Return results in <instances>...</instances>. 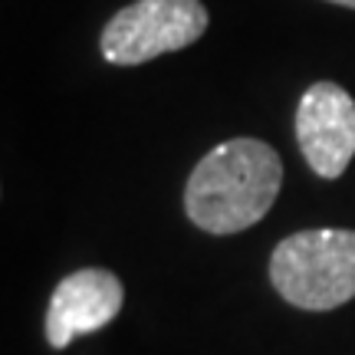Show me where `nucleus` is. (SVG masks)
Masks as SVG:
<instances>
[{
	"label": "nucleus",
	"mask_w": 355,
	"mask_h": 355,
	"mask_svg": "<svg viewBox=\"0 0 355 355\" xmlns=\"http://www.w3.org/2000/svg\"><path fill=\"white\" fill-rule=\"evenodd\" d=\"M125 303V286L112 270L86 266L56 283L46 306V343L53 349L109 326Z\"/></svg>",
	"instance_id": "obj_5"
},
{
	"label": "nucleus",
	"mask_w": 355,
	"mask_h": 355,
	"mask_svg": "<svg viewBox=\"0 0 355 355\" xmlns=\"http://www.w3.org/2000/svg\"><path fill=\"white\" fill-rule=\"evenodd\" d=\"M207 30L201 0H135L102 30V56L112 66H139L198 43Z\"/></svg>",
	"instance_id": "obj_3"
},
{
	"label": "nucleus",
	"mask_w": 355,
	"mask_h": 355,
	"mask_svg": "<svg viewBox=\"0 0 355 355\" xmlns=\"http://www.w3.org/2000/svg\"><path fill=\"white\" fill-rule=\"evenodd\" d=\"M296 141L306 165L336 181L355 158V99L339 83H313L296 105Z\"/></svg>",
	"instance_id": "obj_4"
},
{
	"label": "nucleus",
	"mask_w": 355,
	"mask_h": 355,
	"mask_svg": "<svg viewBox=\"0 0 355 355\" xmlns=\"http://www.w3.org/2000/svg\"><path fill=\"white\" fill-rule=\"evenodd\" d=\"M279 188V155L260 139H230L194 165L184 188V211L204 234L227 237L263 220Z\"/></svg>",
	"instance_id": "obj_1"
},
{
	"label": "nucleus",
	"mask_w": 355,
	"mask_h": 355,
	"mask_svg": "<svg viewBox=\"0 0 355 355\" xmlns=\"http://www.w3.org/2000/svg\"><path fill=\"white\" fill-rule=\"evenodd\" d=\"M270 279L296 309L329 313L355 300V230H300L277 243Z\"/></svg>",
	"instance_id": "obj_2"
},
{
	"label": "nucleus",
	"mask_w": 355,
	"mask_h": 355,
	"mask_svg": "<svg viewBox=\"0 0 355 355\" xmlns=\"http://www.w3.org/2000/svg\"><path fill=\"white\" fill-rule=\"evenodd\" d=\"M329 3H339V7H352V10H355V0H329Z\"/></svg>",
	"instance_id": "obj_6"
}]
</instances>
